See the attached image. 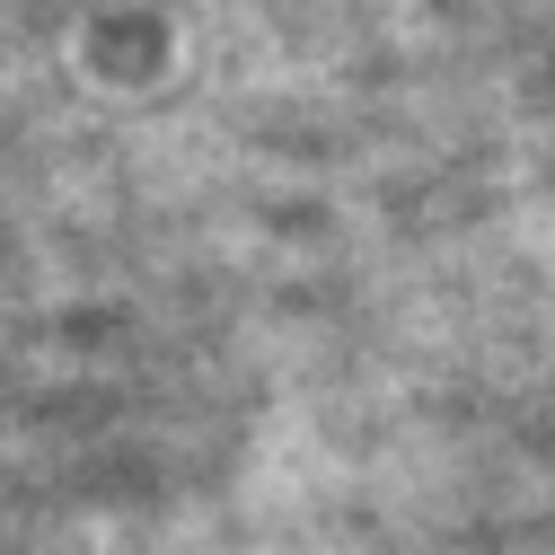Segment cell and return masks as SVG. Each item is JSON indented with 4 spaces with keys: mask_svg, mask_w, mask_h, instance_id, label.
Returning a JSON list of instances; mask_svg holds the SVG:
<instances>
[]
</instances>
